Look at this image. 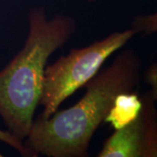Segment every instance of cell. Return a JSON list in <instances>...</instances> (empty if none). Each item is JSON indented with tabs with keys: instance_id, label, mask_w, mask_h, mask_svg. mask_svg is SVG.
I'll list each match as a JSON object with an SVG mask.
<instances>
[{
	"instance_id": "4",
	"label": "cell",
	"mask_w": 157,
	"mask_h": 157,
	"mask_svg": "<svg viewBox=\"0 0 157 157\" xmlns=\"http://www.w3.org/2000/svg\"><path fill=\"white\" fill-rule=\"evenodd\" d=\"M141 98V108L133 121L114 130L107 138L98 157H156V96L151 90Z\"/></svg>"
},
{
	"instance_id": "7",
	"label": "cell",
	"mask_w": 157,
	"mask_h": 157,
	"mask_svg": "<svg viewBox=\"0 0 157 157\" xmlns=\"http://www.w3.org/2000/svg\"><path fill=\"white\" fill-rule=\"evenodd\" d=\"M0 141H2V142L7 144V145H9L12 148H14V149H16L17 151H18L23 156H36L34 155L33 152L25 146L23 141L17 140V138L14 135H11L8 130H3V129L0 128ZM0 156H2L1 154H0Z\"/></svg>"
},
{
	"instance_id": "3",
	"label": "cell",
	"mask_w": 157,
	"mask_h": 157,
	"mask_svg": "<svg viewBox=\"0 0 157 157\" xmlns=\"http://www.w3.org/2000/svg\"><path fill=\"white\" fill-rule=\"evenodd\" d=\"M135 35L131 28L114 32L87 46L73 48L67 55L45 67L39 104L44 109L39 118L51 117L68 97L86 86L100 72L109 57L127 45Z\"/></svg>"
},
{
	"instance_id": "2",
	"label": "cell",
	"mask_w": 157,
	"mask_h": 157,
	"mask_svg": "<svg viewBox=\"0 0 157 157\" xmlns=\"http://www.w3.org/2000/svg\"><path fill=\"white\" fill-rule=\"evenodd\" d=\"M76 29V20L68 15L48 18L43 7L29 10L24 47L0 71V116L17 140H25L33 126L48 59Z\"/></svg>"
},
{
	"instance_id": "6",
	"label": "cell",
	"mask_w": 157,
	"mask_h": 157,
	"mask_svg": "<svg viewBox=\"0 0 157 157\" xmlns=\"http://www.w3.org/2000/svg\"><path fill=\"white\" fill-rule=\"evenodd\" d=\"M130 28L135 31V34L140 33L142 37L151 36L157 31V14L151 13L136 16Z\"/></svg>"
},
{
	"instance_id": "9",
	"label": "cell",
	"mask_w": 157,
	"mask_h": 157,
	"mask_svg": "<svg viewBox=\"0 0 157 157\" xmlns=\"http://www.w3.org/2000/svg\"><path fill=\"white\" fill-rule=\"evenodd\" d=\"M87 1H89V2H95V1H99V0H87Z\"/></svg>"
},
{
	"instance_id": "8",
	"label": "cell",
	"mask_w": 157,
	"mask_h": 157,
	"mask_svg": "<svg viewBox=\"0 0 157 157\" xmlns=\"http://www.w3.org/2000/svg\"><path fill=\"white\" fill-rule=\"evenodd\" d=\"M143 78L147 85L151 87V91L155 96L157 97V64L153 62L151 65L147 68L143 74Z\"/></svg>"
},
{
	"instance_id": "1",
	"label": "cell",
	"mask_w": 157,
	"mask_h": 157,
	"mask_svg": "<svg viewBox=\"0 0 157 157\" xmlns=\"http://www.w3.org/2000/svg\"><path fill=\"white\" fill-rule=\"evenodd\" d=\"M142 60L135 51H122L113 63L86 84L84 96L73 106L56 111L48 119L38 118L25 145L47 157H86L92 138L121 93L136 91Z\"/></svg>"
},
{
	"instance_id": "5",
	"label": "cell",
	"mask_w": 157,
	"mask_h": 157,
	"mask_svg": "<svg viewBox=\"0 0 157 157\" xmlns=\"http://www.w3.org/2000/svg\"><path fill=\"white\" fill-rule=\"evenodd\" d=\"M141 108V98L136 91L121 93L114 99L104 121L110 123L114 130L121 128L133 121Z\"/></svg>"
}]
</instances>
